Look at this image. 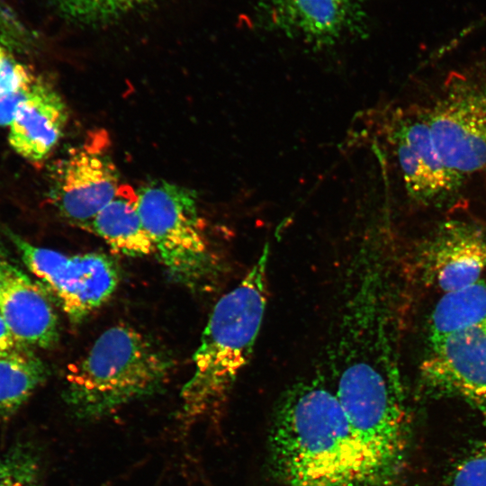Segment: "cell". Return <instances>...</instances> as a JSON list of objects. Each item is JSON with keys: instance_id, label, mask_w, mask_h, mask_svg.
Instances as JSON below:
<instances>
[{"instance_id": "1", "label": "cell", "mask_w": 486, "mask_h": 486, "mask_svg": "<svg viewBox=\"0 0 486 486\" xmlns=\"http://www.w3.org/2000/svg\"><path fill=\"white\" fill-rule=\"evenodd\" d=\"M270 454L283 486H382L322 374L302 378L283 393Z\"/></svg>"}, {"instance_id": "2", "label": "cell", "mask_w": 486, "mask_h": 486, "mask_svg": "<svg viewBox=\"0 0 486 486\" xmlns=\"http://www.w3.org/2000/svg\"><path fill=\"white\" fill-rule=\"evenodd\" d=\"M269 248L216 303L202 334L194 372L180 392L184 422L205 416L227 398L254 351L268 299Z\"/></svg>"}, {"instance_id": "3", "label": "cell", "mask_w": 486, "mask_h": 486, "mask_svg": "<svg viewBox=\"0 0 486 486\" xmlns=\"http://www.w3.org/2000/svg\"><path fill=\"white\" fill-rule=\"evenodd\" d=\"M171 369L169 356L148 337L113 326L71 367L65 398L77 417L98 418L159 392Z\"/></svg>"}, {"instance_id": "4", "label": "cell", "mask_w": 486, "mask_h": 486, "mask_svg": "<svg viewBox=\"0 0 486 486\" xmlns=\"http://www.w3.org/2000/svg\"><path fill=\"white\" fill-rule=\"evenodd\" d=\"M137 194L142 223L169 275L190 289L207 285L219 268L204 236L196 193L156 179Z\"/></svg>"}, {"instance_id": "5", "label": "cell", "mask_w": 486, "mask_h": 486, "mask_svg": "<svg viewBox=\"0 0 486 486\" xmlns=\"http://www.w3.org/2000/svg\"><path fill=\"white\" fill-rule=\"evenodd\" d=\"M11 238L29 268L58 299L69 319L79 323L104 304L117 288L115 262L103 253L67 255Z\"/></svg>"}, {"instance_id": "6", "label": "cell", "mask_w": 486, "mask_h": 486, "mask_svg": "<svg viewBox=\"0 0 486 486\" xmlns=\"http://www.w3.org/2000/svg\"><path fill=\"white\" fill-rule=\"evenodd\" d=\"M424 112L446 166L463 178L486 176V79L457 77Z\"/></svg>"}, {"instance_id": "7", "label": "cell", "mask_w": 486, "mask_h": 486, "mask_svg": "<svg viewBox=\"0 0 486 486\" xmlns=\"http://www.w3.org/2000/svg\"><path fill=\"white\" fill-rule=\"evenodd\" d=\"M108 140L104 131L92 133L51 170L49 198L59 215L74 226L88 230L121 185Z\"/></svg>"}, {"instance_id": "8", "label": "cell", "mask_w": 486, "mask_h": 486, "mask_svg": "<svg viewBox=\"0 0 486 486\" xmlns=\"http://www.w3.org/2000/svg\"><path fill=\"white\" fill-rule=\"evenodd\" d=\"M408 194L430 203L455 191L464 178L449 168L440 156L424 114L397 112L387 128Z\"/></svg>"}, {"instance_id": "9", "label": "cell", "mask_w": 486, "mask_h": 486, "mask_svg": "<svg viewBox=\"0 0 486 486\" xmlns=\"http://www.w3.org/2000/svg\"><path fill=\"white\" fill-rule=\"evenodd\" d=\"M421 373L432 389L461 398L486 416V320L432 343Z\"/></svg>"}, {"instance_id": "10", "label": "cell", "mask_w": 486, "mask_h": 486, "mask_svg": "<svg viewBox=\"0 0 486 486\" xmlns=\"http://www.w3.org/2000/svg\"><path fill=\"white\" fill-rule=\"evenodd\" d=\"M367 0H260L266 25L289 37L316 45H331L363 34Z\"/></svg>"}, {"instance_id": "11", "label": "cell", "mask_w": 486, "mask_h": 486, "mask_svg": "<svg viewBox=\"0 0 486 486\" xmlns=\"http://www.w3.org/2000/svg\"><path fill=\"white\" fill-rule=\"evenodd\" d=\"M424 276L446 292L480 280L486 270V230L469 222L444 223L421 254Z\"/></svg>"}, {"instance_id": "12", "label": "cell", "mask_w": 486, "mask_h": 486, "mask_svg": "<svg viewBox=\"0 0 486 486\" xmlns=\"http://www.w3.org/2000/svg\"><path fill=\"white\" fill-rule=\"evenodd\" d=\"M67 122L61 95L50 83L36 77L9 126V144L27 161L42 163L59 142Z\"/></svg>"}, {"instance_id": "13", "label": "cell", "mask_w": 486, "mask_h": 486, "mask_svg": "<svg viewBox=\"0 0 486 486\" xmlns=\"http://www.w3.org/2000/svg\"><path fill=\"white\" fill-rule=\"evenodd\" d=\"M0 313L22 346L50 348L58 340V318L47 295L10 264L0 296Z\"/></svg>"}, {"instance_id": "14", "label": "cell", "mask_w": 486, "mask_h": 486, "mask_svg": "<svg viewBox=\"0 0 486 486\" xmlns=\"http://www.w3.org/2000/svg\"><path fill=\"white\" fill-rule=\"evenodd\" d=\"M88 230L125 256H143L155 252L140 215L137 190L127 184H121L113 198L93 219Z\"/></svg>"}, {"instance_id": "15", "label": "cell", "mask_w": 486, "mask_h": 486, "mask_svg": "<svg viewBox=\"0 0 486 486\" xmlns=\"http://www.w3.org/2000/svg\"><path fill=\"white\" fill-rule=\"evenodd\" d=\"M486 320V282L446 292L432 311L429 341L436 343Z\"/></svg>"}, {"instance_id": "16", "label": "cell", "mask_w": 486, "mask_h": 486, "mask_svg": "<svg viewBox=\"0 0 486 486\" xmlns=\"http://www.w3.org/2000/svg\"><path fill=\"white\" fill-rule=\"evenodd\" d=\"M46 374L43 362L24 346L0 356V418H11Z\"/></svg>"}, {"instance_id": "17", "label": "cell", "mask_w": 486, "mask_h": 486, "mask_svg": "<svg viewBox=\"0 0 486 486\" xmlns=\"http://www.w3.org/2000/svg\"><path fill=\"white\" fill-rule=\"evenodd\" d=\"M68 18L96 23L117 18L148 0H54Z\"/></svg>"}, {"instance_id": "18", "label": "cell", "mask_w": 486, "mask_h": 486, "mask_svg": "<svg viewBox=\"0 0 486 486\" xmlns=\"http://www.w3.org/2000/svg\"><path fill=\"white\" fill-rule=\"evenodd\" d=\"M39 472L32 450L16 445L0 459V486H37Z\"/></svg>"}, {"instance_id": "19", "label": "cell", "mask_w": 486, "mask_h": 486, "mask_svg": "<svg viewBox=\"0 0 486 486\" xmlns=\"http://www.w3.org/2000/svg\"><path fill=\"white\" fill-rule=\"evenodd\" d=\"M450 486H486V436L454 467Z\"/></svg>"}, {"instance_id": "20", "label": "cell", "mask_w": 486, "mask_h": 486, "mask_svg": "<svg viewBox=\"0 0 486 486\" xmlns=\"http://www.w3.org/2000/svg\"><path fill=\"white\" fill-rule=\"evenodd\" d=\"M35 78L24 64L0 46V94L28 87Z\"/></svg>"}, {"instance_id": "21", "label": "cell", "mask_w": 486, "mask_h": 486, "mask_svg": "<svg viewBox=\"0 0 486 486\" xmlns=\"http://www.w3.org/2000/svg\"><path fill=\"white\" fill-rule=\"evenodd\" d=\"M32 86V85H31ZM30 86L0 94V126H10L27 96Z\"/></svg>"}, {"instance_id": "22", "label": "cell", "mask_w": 486, "mask_h": 486, "mask_svg": "<svg viewBox=\"0 0 486 486\" xmlns=\"http://www.w3.org/2000/svg\"><path fill=\"white\" fill-rule=\"evenodd\" d=\"M20 347H22V346L18 343L0 313V356H5Z\"/></svg>"}, {"instance_id": "23", "label": "cell", "mask_w": 486, "mask_h": 486, "mask_svg": "<svg viewBox=\"0 0 486 486\" xmlns=\"http://www.w3.org/2000/svg\"><path fill=\"white\" fill-rule=\"evenodd\" d=\"M9 263L0 256V296L6 278Z\"/></svg>"}]
</instances>
